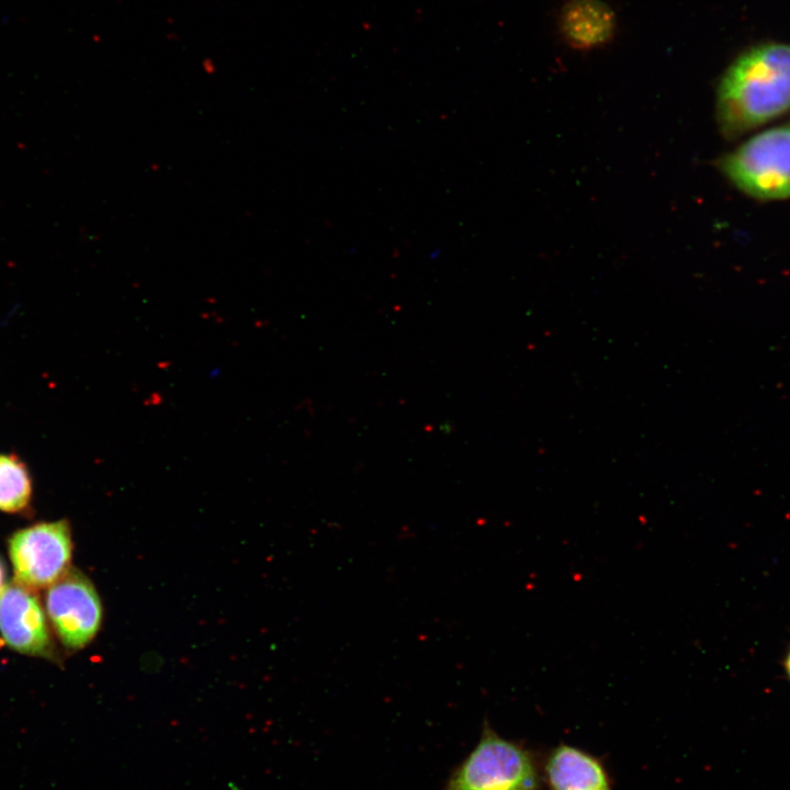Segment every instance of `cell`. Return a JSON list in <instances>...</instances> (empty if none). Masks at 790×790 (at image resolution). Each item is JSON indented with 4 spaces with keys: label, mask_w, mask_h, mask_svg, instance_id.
<instances>
[{
    "label": "cell",
    "mask_w": 790,
    "mask_h": 790,
    "mask_svg": "<svg viewBox=\"0 0 790 790\" xmlns=\"http://www.w3.org/2000/svg\"><path fill=\"white\" fill-rule=\"evenodd\" d=\"M790 112V43L765 41L746 47L725 68L716 87L715 117L729 140Z\"/></svg>",
    "instance_id": "cell-1"
},
{
    "label": "cell",
    "mask_w": 790,
    "mask_h": 790,
    "mask_svg": "<svg viewBox=\"0 0 790 790\" xmlns=\"http://www.w3.org/2000/svg\"><path fill=\"white\" fill-rule=\"evenodd\" d=\"M740 192L760 202L790 199V121L759 132L716 161Z\"/></svg>",
    "instance_id": "cell-2"
},
{
    "label": "cell",
    "mask_w": 790,
    "mask_h": 790,
    "mask_svg": "<svg viewBox=\"0 0 790 790\" xmlns=\"http://www.w3.org/2000/svg\"><path fill=\"white\" fill-rule=\"evenodd\" d=\"M540 782L534 756L485 722L479 741L442 790H539Z\"/></svg>",
    "instance_id": "cell-3"
},
{
    "label": "cell",
    "mask_w": 790,
    "mask_h": 790,
    "mask_svg": "<svg viewBox=\"0 0 790 790\" xmlns=\"http://www.w3.org/2000/svg\"><path fill=\"white\" fill-rule=\"evenodd\" d=\"M72 543L67 520L21 529L9 540L15 580L32 588L52 585L68 568Z\"/></svg>",
    "instance_id": "cell-4"
},
{
    "label": "cell",
    "mask_w": 790,
    "mask_h": 790,
    "mask_svg": "<svg viewBox=\"0 0 790 790\" xmlns=\"http://www.w3.org/2000/svg\"><path fill=\"white\" fill-rule=\"evenodd\" d=\"M46 611L60 642L70 650L92 641L102 621V605L93 584L70 567L48 586Z\"/></svg>",
    "instance_id": "cell-5"
},
{
    "label": "cell",
    "mask_w": 790,
    "mask_h": 790,
    "mask_svg": "<svg viewBox=\"0 0 790 790\" xmlns=\"http://www.w3.org/2000/svg\"><path fill=\"white\" fill-rule=\"evenodd\" d=\"M0 633L19 653L55 657L46 617L34 589L13 580L0 591Z\"/></svg>",
    "instance_id": "cell-6"
},
{
    "label": "cell",
    "mask_w": 790,
    "mask_h": 790,
    "mask_svg": "<svg viewBox=\"0 0 790 790\" xmlns=\"http://www.w3.org/2000/svg\"><path fill=\"white\" fill-rule=\"evenodd\" d=\"M544 778L548 790H611L602 763L566 744H560L548 755Z\"/></svg>",
    "instance_id": "cell-7"
},
{
    "label": "cell",
    "mask_w": 790,
    "mask_h": 790,
    "mask_svg": "<svg viewBox=\"0 0 790 790\" xmlns=\"http://www.w3.org/2000/svg\"><path fill=\"white\" fill-rule=\"evenodd\" d=\"M611 11L597 0L572 1L562 14V32L577 47L588 48L605 43L612 35Z\"/></svg>",
    "instance_id": "cell-8"
},
{
    "label": "cell",
    "mask_w": 790,
    "mask_h": 790,
    "mask_svg": "<svg viewBox=\"0 0 790 790\" xmlns=\"http://www.w3.org/2000/svg\"><path fill=\"white\" fill-rule=\"evenodd\" d=\"M32 498V478L16 454H0V510L19 512Z\"/></svg>",
    "instance_id": "cell-9"
},
{
    "label": "cell",
    "mask_w": 790,
    "mask_h": 790,
    "mask_svg": "<svg viewBox=\"0 0 790 790\" xmlns=\"http://www.w3.org/2000/svg\"><path fill=\"white\" fill-rule=\"evenodd\" d=\"M783 666H785L786 674L790 680V648L785 657Z\"/></svg>",
    "instance_id": "cell-10"
},
{
    "label": "cell",
    "mask_w": 790,
    "mask_h": 790,
    "mask_svg": "<svg viewBox=\"0 0 790 790\" xmlns=\"http://www.w3.org/2000/svg\"><path fill=\"white\" fill-rule=\"evenodd\" d=\"M3 582H4V569H3L2 563L0 562V591L2 590V588L4 586Z\"/></svg>",
    "instance_id": "cell-11"
}]
</instances>
